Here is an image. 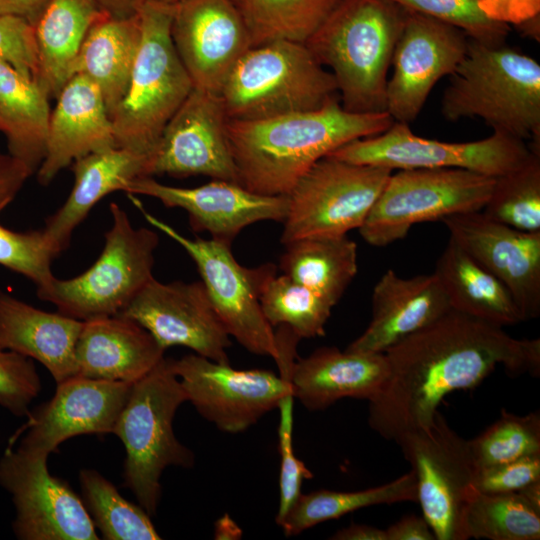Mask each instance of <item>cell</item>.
I'll list each match as a JSON object with an SVG mask.
<instances>
[{
  "mask_svg": "<svg viewBox=\"0 0 540 540\" xmlns=\"http://www.w3.org/2000/svg\"><path fill=\"white\" fill-rule=\"evenodd\" d=\"M389 375L369 401L368 424L387 440L428 426L444 397L479 385L498 366L540 373V340L450 309L384 352Z\"/></svg>",
  "mask_w": 540,
  "mask_h": 540,
  "instance_id": "cell-1",
  "label": "cell"
},
{
  "mask_svg": "<svg viewBox=\"0 0 540 540\" xmlns=\"http://www.w3.org/2000/svg\"><path fill=\"white\" fill-rule=\"evenodd\" d=\"M387 113L345 110L339 97L315 110L251 121L228 120L239 184L264 195H288L318 160L356 139L386 131Z\"/></svg>",
  "mask_w": 540,
  "mask_h": 540,
  "instance_id": "cell-2",
  "label": "cell"
},
{
  "mask_svg": "<svg viewBox=\"0 0 540 540\" xmlns=\"http://www.w3.org/2000/svg\"><path fill=\"white\" fill-rule=\"evenodd\" d=\"M405 14L391 0H340L306 41L333 75L345 110L386 112L388 71Z\"/></svg>",
  "mask_w": 540,
  "mask_h": 540,
  "instance_id": "cell-3",
  "label": "cell"
},
{
  "mask_svg": "<svg viewBox=\"0 0 540 540\" xmlns=\"http://www.w3.org/2000/svg\"><path fill=\"white\" fill-rule=\"evenodd\" d=\"M441 114L451 122L482 119L492 131L529 141L530 151L540 154V64L505 44L469 39L444 89Z\"/></svg>",
  "mask_w": 540,
  "mask_h": 540,
  "instance_id": "cell-4",
  "label": "cell"
},
{
  "mask_svg": "<svg viewBox=\"0 0 540 540\" xmlns=\"http://www.w3.org/2000/svg\"><path fill=\"white\" fill-rule=\"evenodd\" d=\"M173 5L145 0L127 91L111 115L117 147L152 155L168 121L194 88L171 38Z\"/></svg>",
  "mask_w": 540,
  "mask_h": 540,
  "instance_id": "cell-5",
  "label": "cell"
},
{
  "mask_svg": "<svg viewBox=\"0 0 540 540\" xmlns=\"http://www.w3.org/2000/svg\"><path fill=\"white\" fill-rule=\"evenodd\" d=\"M171 360L164 357L133 384L112 432L125 448L124 485L150 516L160 502L163 471L194 464V454L173 430L176 411L187 398Z\"/></svg>",
  "mask_w": 540,
  "mask_h": 540,
  "instance_id": "cell-6",
  "label": "cell"
},
{
  "mask_svg": "<svg viewBox=\"0 0 540 540\" xmlns=\"http://www.w3.org/2000/svg\"><path fill=\"white\" fill-rule=\"evenodd\" d=\"M229 120L251 121L315 110L339 97L333 75L304 43L249 48L219 93Z\"/></svg>",
  "mask_w": 540,
  "mask_h": 540,
  "instance_id": "cell-7",
  "label": "cell"
},
{
  "mask_svg": "<svg viewBox=\"0 0 540 540\" xmlns=\"http://www.w3.org/2000/svg\"><path fill=\"white\" fill-rule=\"evenodd\" d=\"M110 213L112 226L94 264L76 277H55L37 290L40 299L64 315L81 321L118 315L153 278L158 234L145 227L135 228L115 202L110 204Z\"/></svg>",
  "mask_w": 540,
  "mask_h": 540,
  "instance_id": "cell-8",
  "label": "cell"
},
{
  "mask_svg": "<svg viewBox=\"0 0 540 540\" xmlns=\"http://www.w3.org/2000/svg\"><path fill=\"white\" fill-rule=\"evenodd\" d=\"M494 182L493 177L457 168L392 171L359 234L370 245L385 247L403 239L415 224L481 211Z\"/></svg>",
  "mask_w": 540,
  "mask_h": 540,
  "instance_id": "cell-9",
  "label": "cell"
},
{
  "mask_svg": "<svg viewBox=\"0 0 540 540\" xmlns=\"http://www.w3.org/2000/svg\"><path fill=\"white\" fill-rule=\"evenodd\" d=\"M129 197L151 226L178 243L193 259L228 334L249 352L276 360V335L259 301L262 285L276 271V266L267 263L244 267L234 258L231 245L212 238H188L147 212L138 199Z\"/></svg>",
  "mask_w": 540,
  "mask_h": 540,
  "instance_id": "cell-10",
  "label": "cell"
},
{
  "mask_svg": "<svg viewBox=\"0 0 540 540\" xmlns=\"http://www.w3.org/2000/svg\"><path fill=\"white\" fill-rule=\"evenodd\" d=\"M393 170L325 156L296 182L281 243L359 229Z\"/></svg>",
  "mask_w": 540,
  "mask_h": 540,
  "instance_id": "cell-11",
  "label": "cell"
},
{
  "mask_svg": "<svg viewBox=\"0 0 540 540\" xmlns=\"http://www.w3.org/2000/svg\"><path fill=\"white\" fill-rule=\"evenodd\" d=\"M530 153L525 141L497 131L477 141L443 142L419 137L409 124L393 122L386 131L351 141L327 156L393 171L457 168L496 178L520 166Z\"/></svg>",
  "mask_w": 540,
  "mask_h": 540,
  "instance_id": "cell-12",
  "label": "cell"
},
{
  "mask_svg": "<svg viewBox=\"0 0 540 540\" xmlns=\"http://www.w3.org/2000/svg\"><path fill=\"white\" fill-rule=\"evenodd\" d=\"M171 364L187 401L223 432H243L276 407L281 413H293L295 398L288 374L238 370L198 354L172 359Z\"/></svg>",
  "mask_w": 540,
  "mask_h": 540,
  "instance_id": "cell-13",
  "label": "cell"
},
{
  "mask_svg": "<svg viewBox=\"0 0 540 540\" xmlns=\"http://www.w3.org/2000/svg\"><path fill=\"white\" fill-rule=\"evenodd\" d=\"M411 464L417 502L437 540H465L461 516L475 466L468 440L436 412L432 422L395 441Z\"/></svg>",
  "mask_w": 540,
  "mask_h": 540,
  "instance_id": "cell-14",
  "label": "cell"
},
{
  "mask_svg": "<svg viewBox=\"0 0 540 540\" xmlns=\"http://www.w3.org/2000/svg\"><path fill=\"white\" fill-rule=\"evenodd\" d=\"M47 457L8 448L0 458V485L15 507L12 530L20 540H98L83 500L52 476Z\"/></svg>",
  "mask_w": 540,
  "mask_h": 540,
  "instance_id": "cell-15",
  "label": "cell"
},
{
  "mask_svg": "<svg viewBox=\"0 0 540 540\" xmlns=\"http://www.w3.org/2000/svg\"><path fill=\"white\" fill-rule=\"evenodd\" d=\"M469 39L451 24L406 10L386 89V112L394 122L418 117L436 83L464 58Z\"/></svg>",
  "mask_w": 540,
  "mask_h": 540,
  "instance_id": "cell-16",
  "label": "cell"
},
{
  "mask_svg": "<svg viewBox=\"0 0 540 540\" xmlns=\"http://www.w3.org/2000/svg\"><path fill=\"white\" fill-rule=\"evenodd\" d=\"M219 94L194 87L166 124L150 157V176L203 175L239 183Z\"/></svg>",
  "mask_w": 540,
  "mask_h": 540,
  "instance_id": "cell-17",
  "label": "cell"
},
{
  "mask_svg": "<svg viewBox=\"0 0 540 540\" xmlns=\"http://www.w3.org/2000/svg\"><path fill=\"white\" fill-rule=\"evenodd\" d=\"M118 315L140 324L164 350L184 346L213 361L230 363V335L202 281L162 283L153 277Z\"/></svg>",
  "mask_w": 540,
  "mask_h": 540,
  "instance_id": "cell-18",
  "label": "cell"
},
{
  "mask_svg": "<svg viewBox=\"0 0 540 540\" xmlns=\"http://www.w3.org/2000/svg\"><path fill=\"white\" fill-rule=\"evenodd\" d=\"M170 31L194 87L216 94L251 48L246 24L232 0H182L173 5Z\"/></svg>",
  "mask_w": 540,
  "mask_h": 540,
  "instance_id": "cell-19",
  "label": "cell"
},
{
  "mask_svg": "<svg viewBox=\"0 0 540 540\" xmlns=\"http://www.w3.org/2000/svg\"><path fill=\"white\" fill-rule=\"evenodd\" d=\"M450 238L511 293L523 320L540 315V232H525L463 212L441 220Z\"/></svg>",
  "mask_w": 540,
  "mask_h": 540,
  "instance_id": "cell-20",
  "label": "cell"
},
{
  "mask_svg": "<svg viewBox=\"0 0 540 540\" xmlns=\"http://www.w3.org/2000/svg\"><path fill=\"white\" fill-rule=\"evenodd\" d=\"M126 193L155 198L168 208L184 209L193 231L208 232L212 239L229 245L251 224L267 220L283 222L289 206L287 195L259 194L224 180L183 188L145 176L134 180Z\"/></svg>",
  "mask_w": 540,
  "mask_h": 540,
  "instance_id": "cell-21",
  "label": "cell"
},
{
  "mask_svg": "<svg viewBox=\"0 0 540 540\" xmlns=\"http://www.w3.org/2000/svg\"><path fill=\"white\" fill-rule=\"evenodd\" d=\"M132 386L79 375L58 383L50 401L30 412L19 448L48 458L71 437L112 433Z\"/></svg>",
  "mask_w": 540,
  "mask_h": 540,
  "instance_id": "cell-22",
  "label": "cell"
},
{
  "mask_svg": "<svg viewBox=\"0 0 540 540\" xmlns=\"http://www.w3.org/2000/svg\"><path fill=\"white\" fill-rule=\"evenodd\" d=\"M56 99L49 118L45 157L37 169L41 185H48L76 159L117 147L103 96L92 81L74 75Z\"/></svg>",
  "mask_w": 540,
  "mask_h": 540,
  "instance_id": "cell-23",
  "label": "cell"
},
{
  "mask_svg": "<svg viewBox=\"0 0 540 540\" xmlns=\"http://www.w3.org/2000/svg\"><path fill=\"white\" fill-rule=\"evenodd\" d=\"M451 309L434 273L402 278L388 269L374 286L372 318L347 350L384 353Z\"/></svg>",
  "mask_w": 540,
  "mask_h": 540,
  "instance_id": "cell-24",
  "label": "cell"
},
{
  "mask_svg": "<svg viewBox=\"0 0 540 540\" xmlns=\"http://www.w3.org/2000/svg\"><path fill=\"white\" fill-rule=\"evenodd\" d=\"M165 350L136 321L120 315L83 321L75 357L77 375L134 384L163 358Z\"/></svg>",
  "mask_w": 540,
  "mask_h": 540,
  "instance_id": "cell-25",
  "label": "cell"
},
{
  "mask_svg": "<svg viewBox=\"0 0 540 540\" xmlns=\"http://www.w3.org/2000/svg\"><path fill=\"white\" fill-rule=\"evenodd\" d=\"M389 375L384 353L341 351L322 347L296 359L292 389L308 410H324L343 398L372 400Z\"/></svg>",
  "mask_w": 540,
  "mask_h": 540,
  "instance_id": "cell-26",
  "label": "cell"
},
{
  "mask_svg": "<svg viewBox=\"0 0 540 540\" xmlns=\"http://www.w3.org/2000/svg\"><path fill=\"white\" fill-rule=\"evenodd\" d=\"M150 155L114 147L89 153L72 163L73 188L64 204L46 220L48 240L61 253L76 227L106 195L126 192L136 179L150 176Z\"/></svg>",
  "mask_w": 540,
  "mask_h": 540,
  "instance_id": "cell-27",
  "label": "cell"
},
{
  "mask_svg": "<svg viewBox=\"0 0 540 540\" xmlns=\"http://www.w3.org/2000/svg\"><path fill=\"white\" fill-rule=\"evenodd\" d=\"M83 321L35 308L0 290V344L40 362L56 384L77 375L76 343Z\"/></svg>",
  "mask_w": 540,
  "mask_h": 540,
  "instance_id": "cell-28",
  "label": "cell"
},
{
  "mask_svg": "<svg viewBox=\"0 0 540 540\" xmlns=\"http://www.w3.org/2000/svg\"><path fill=\"white\" fill-rule=\"evenodd\" d=\"M107 16L96 0H52L34 25L38 53L37 84L56 98L73 76V66L91 29Z\"/></svg>",
  "mask_w": 540,
  "mask_h": 540,
  "instance_id": "cell-29",
  "label": "cell"
},
{
  "mask_svg": "<svg viewBox=\"0 0 540 540\" xmlns=\"http://www.w3.org/2000/svg\"><path fill=\"white\" fill-rule=\"evenodd\" d=\"M140 39L138 14L107 15L91 27L75 60L73 76H85L99 88L110 118L127 91Z\"/></svg>",
  "mask_w": 540,
  "mask_h": 540,
  "instance_id": "cell-30",
  "label": "cell"
},
{
  "mask_svg": "<svg viewBox=\"0 0 540 540\" xmlns=\"http://www.w3.org/2000/svg\"><path fill=\"white\" fill-rule=\"evenodd\" d=\"M433 273L452 309L502 327L524 321L505 285L451 239Z\"/></svg>",
  "mask_w": 540,
  "mask_h": 540,
  "instance_id": "cell-31",
  "label": "cell"
},
{
  "mask_svg": "<svg viewBox=\"0 0 540 540\" xmlns=\"http://www.w3.org/2000/svg\"><path fill=\"white\" fill-rule=\"evenodd\" d=\"M49 97L31 78L0 60V131L9 154L34 173L46 153Z\"/></svg>",
  "mask_w": 540,
  "mask_h": 540,
  "instance_id": "cell-32",
  "label": "cell"
},
{
  "mask_svg": "<svg viewBox=\"0 0 540 540\" xmlns=\"http://www.w3.org/2000/svg\"><path fill=\"white\" fill-rule=\"evenodd\" d=\"M283 274L333 307L357 274V245L346 235L314 236L284 245Z\"/></svg>",
  "mask_w": 540,
  "mask_h": 540,
  "instance_id": "cell-33",
  "label": "cell"
},
{
  "mask_svg": "<svg viewBox=\"0 0 540 540\" xmlns=\"http://www.w3.org/2000/svg\"><path fill=\"white\" fill-rule=\"evenodd\" d=\"M405 501L417 502V482L412 470L393 481L364 490L339 492L320 489L301 493L277 524L286 536H295L319 523L364 507Z\"/></svg>",
  "mask_w": 540,
  "mask_h": 540,
  "instance_id": "cell-34",
  "label": "cell"
},
{
  "mask_svg": "<svg viewBox=\"0 0 540 540\" xmlns=\"http://www.w3.org/2000/svg\"><path fill=\"white\" fill-rule=\"evenodd\" d=\"M340 0H232L251 47L274 41L306 43Z\"/></svg>",
  "mask_w": 540,
  "mask_h": 540,
  "instance_id": "cell-35",
  "label": "cell"
},
{
  "mask_svg": "<svg viewBox=\"0 0 540 540\" xmlns=\"http://www.w3.org/2000/svg\"><path fill=\"white\" fill-rule=\"evenodd\" d=\"M464 539L538 540L540 512L518 492L485 493L469 488L461 516Z\"/></svg>",
  "mask_w": 540,
  "mask_h": 540,
  "instance_id": "cell-36",
  "label": "cell"
},
{
  "mask_svg": "<svg viewBox=\"0 0 540 540\" xmlns=\"http://www.w3.org/2000/svg\"><path fill=\"white\" fill-rule=\"evenodd\" d=\"M79 481L84 505L103 539H161L145 509L126 500L99 472L83 469Z\"/></svg>",
  "mask_w": 540,
  "mask_h": 540,
  "instance_id": "cell-37",
  "label": "cell"
},
{
  "mask_svg": "<svg viewBox=\"0 0 540 540\" xmlns=\"http://www.w3.org/2000/svg\"><path fill=\"white\" fill-rule=\"evenodd\" d=\"M259 301L272 326H287L300 339L325 335L333 306L289 276L271 273L264 281Z\"/></svg>",
  "mask_w": 540,
  "mask_h": 540,
  "instance_id": "cell-38",
  "label": "cell"
},
{
  "mask_svg": "<svg viewBox=\"0 0 540 540\" xmlns=\"http://www.w3.org/2000/svg\"><path fill=\"white\" fill-rule=\"evenodd\" d=\"M481 211L512 228L540 232V154L531 152L520 166L496 177Z\"/></svg>",
  "mask_w": 540,
  "mask_h": 540,
  "instance_id": "cell-39",
  "label": "cell"
},
{
  "mask_svg": "<svg viewBox=\"0 0 540 540\" xmlns=\"http://www.w3.org/2000/svg\"><path fill=\"white\" fill-rule=\"evenodd\" d=\"M468 444L475 468L540 454V414L520 416L502 409L500 417Z\"/></svg>",
  "mask_w": 540,
  "mask_h": 540,
  "instance_id": "cell-40",
  "label": "cell"
},
{
  "mask_svg": "<svg viewBox=\"0 0 540 540\" xmlns=\"http://www.w3.org/2000/svg\"><path fill=\"white\" fill-rule=\"evenodd\" d=\"M59 254L43 229L16 232L0 225V265L30 279L37 290L55 278L51 265Z\"/></svg>",
  "mask_w": 540,
  "mask_h": 540,
  "instance_id": "cell-41",
  "label": "cell"
},
{
  "mask_svg": "<svg viewBox=\"0 0 540 540\" xmlns=\"http://www.w3.org/2000/svg\"><path fill=\"white\" fill-rule=\"evenodd\" d=\"M403 9L451 24L475 41L488 45L505 44L510 26L487 18L478 0H391Z\"/></svg>",
  "mask_w": 540,
  "mask_h": 540,
  "instance_id": "cell-42",
  "label": "cell"
},
{
  "mask_svg": "<svg viewBox=\"0 0 540 540\" xmlns=\"http://www.w3.org/2000/svg\"><path fill=\"white\" fill-rule=\"evenodd\" d=\"M40 390L34 361L0 344V406L16 417L29 416Z\"/></svg>",
  "mask_w": 540,
  "mask_h": 540,
  "instance_id": "cell-43",
  "label": "cell"
},
{
  "mask_svg": "<svg viewBox=\"0 0 540 540\" xmlns=\"http://www.w3.org/2000/svg\"><path fill=\"white\" fill-rule=\"evenodd\" d=\"M0 60L36 81L38 53L35 27L27 19L0 13Z\"/></svg>",
  "mask_w": 540,
  "mask_h": 540,
  "instance_id": "cell-44",
  "label": "cell"
},
{
  "mask_svg": "<svg viewBox=\"0 0 540 540\" xmlns=\"http://www.w3.org/2000/svg\"><path fill=\"white\" fill-rule=\"evenodd\" d=\"M540 480V454L475 468L472 485L485 493L518 492Z\"/></svg>",
  "mask_w": 540,
  "mask_h": 540,
  "instance_id": "cell-45",
  "label": "cell"
},
{
  "mask_svg": "<svg viewBox=\"0 0 540 540\" xmlns=\"http://www.w3.org/2000/svg\"><path fill=\"white\" fill-rule=\"evenodd\" d=\"M280 457L277 523L285 516L289 508L301 494L303 481L313 477L312 472L306 467L303 461L296 457L295 452L282 453Z\"/></svg>",
  "mask_w": 540,
  "mask_h": 540,
  "instance_id": "cell-46",
  "label": "cell"
},
{
  "mask_svg": "<svg viewBox=\"0 0 540 540\" xmlns=\"http://www.w3.org/2000/svg\"><path fill=\"white\" fill-rule=\"evenodd\" d=\"M478 6L487 18L508 26L540 14V0H478Z\"/></svg>",
  "mask_w": 540,
  "mask_h": 540,
  "instance_id": "cell-47",
  "label": "cell"
},
{
  "mask_svg": "<svg viewBox=\"0 0 540 540\" xmlns=\"http://www.w3.org/2000/svg\"><path fill=\"white\" fill-rule=\"evenodd\" d=\"M32 170L11 154L0 153V213L13 201Z\"/></svg>",
  "mask_w": 540,
  "mask_h": 540,
  "instance_id": "cell-48",
  "label": "cell"
},
{
  "mask_svg": "<svg viewBox=\"0 0 540 540\" xmlns=\"http://www.w3.org/2000/svg\"><path fill=\"white\" fill-rule=\"evenodd\" d=\"M387 540H435V535L424 517L407 515L387 529Z\"/></svg>",
  "mask_w": 540,
  "mask_h": 540,
  "instance_id": "cell-49",
  "label": "cell"
},
{
  "mask_svg": "<svg viewBox=\"0 0 540 540\" xmlns=\"http://www.w3.org/2000/svg\"><path fill=\"white\" fill-rule=\"evenodd\" d=\"M52 0H0V13L13 14L35 25Z\"/></svg>",
  "mask_w": 540,
  "mask_h": 540,
  "instance_id": "cell-50",
  "label": "cell"
},
{
  "mask_svg": "<svg viewBox=\"0 0 540 540\" xmlns=\"http://www.w3.org/2000/svg\"><path fill=\"white\" fill-rule=\"evenodd\" d=\"M330 539L333 540H387L385 529L366 524L352 523L338 530Z\"/></svg>",
  "mask_w": 540,
  "mask_h": 540,
  "instance_id": "cell-51",
  "label": "cell"
},
{
  "mask_svg": "<svg viewBox=\"0 0 540 540\" xmlns=\"http://www.w3.org/2000/svg\"><path fill=\"white\" fill-rule=\"evenodd\" d=\"M110 17L125 19L136 16L145 0H96Z\"/></svg>",
  "mask_w": 540,
  "mask_h": 540,
  "instance_id": "cell-52",
  "label": "cell"
},
{
  "mask_svg": "<svg viewBox=\"0 0 540 540\" xmlns=\"http://www.w3.org/2000/svg\"><path fill=\"white\" fill-rule=\"evenodd\" d=\"M214 526L215 539H239L242 535L240 527L228 514L219 518Z\"/></svg>",
  "mask_w": 540,
  "mask_h": 540,
  "instance_id": "cell-53",
  "label": "cell"
},
{
  "mask_svg": "<svg viewBox=\"0 0 540 540\" xmlns=\"http://www.w3.org/2000/svg\"><path fill=\"white\" fill-rule=\"evenodd\" d=\"M539 16L540 14L516 25L515 26L516 29L522 36L539 42L540 41V20H539L540 17Z\"/></svg>",
  "mask_w": 540,
  "mask_h": 540,
  "instance_id": "cell-54",
  "label": "cell"
},
{
  "mask_svg": "<svg viewBox=\"0 0 540 540\" xmlns=\"http://www.w3.org/2000/svg\"><path fill=\"white\" fill-rule=\"evenodd\" d=\"M518 493L537 511L540 512V480L522 488Z\"/></svg>",
  "mask_w": 540,
  "mask_h": 540,
  "instance_id": "cell-55",
  "label": "cell"
},
{
  "mask_svg": "<svg viewBox=\"0 0 540 540\" xmlns=\"http://www.w3.org/2000/svg\"><path fill=\"white\" fill-rule=\"evenodd\" d=\"M159 3L168 4V5H174L182 0H153Z\"/></svg>",
  "mask_w": 540,
  "mask_h": 540,
  "instance_id": "cell-56",
  "label": "cell"
}]
</instances>
